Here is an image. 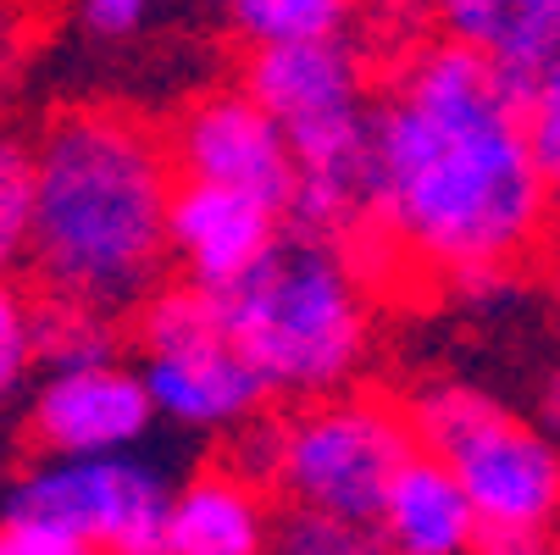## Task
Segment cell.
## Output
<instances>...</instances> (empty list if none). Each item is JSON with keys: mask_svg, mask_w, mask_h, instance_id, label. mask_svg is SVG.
I'll list each match as a JSON object with an SVG mask.
<instances>
[{"mask_svg": "<svg viewBox=\"0 0 560 555\" xmlns=\"http://www.w3.org/2000/svg\"><path fill=\"white\" fill-rule=\"evenodd\" d=\"M173 484L162 466L122 455H45L12 484L7 517L50 522L101 555H167Z\"/></svg>", "mask_w": 560, "mask_h": 555, "instance_id": "cell-6", "label": "cell"}, {"mask_svg": "<svg viewBox=\"0 0 560 555\" xmlns=\"http://www.w3.org/2000/svg\"><path fill=\"white\" fill-rule=\"evenodd\" d=\"M549 555H560V533H555V539H549Z\"/></svg>", "mask_w": 560, "mask_h": 555, "instance_id": "cell-25", "label": "cell"}, {"mask_svg": "<svg viewBox=\"0 0 560 555\" xmlns=\"http://www.w3.org/2000/svg\"><path fill=\"white\" fill-rule=\"evenodd\" d=\"M372 528L388 555H471V544L483 539L460 478L433 450H417L394 472Z\"/></svg>", "mask_w": 560, "mask_h": 555, "instance_id": "cell-11", "label": "cell"}, {"mask_svg": "<svg viewBox=\"0 0 560 555\" xmlns=\"http://www.w3.org/2000/svg\"><path fill=\"white\" fill-rule=\"evenodd\" d=\"M522 134L533 150V167L560 211V61L522 78Z\"/></svg>", "mask_w": 560, "mask_h": 555, "instance_id": "cell-18", "label": "cell"}, {"mask_svg": "<svg viewBox=\"0 0 560 555\" xmlns=\"http://www.w3.org/2000/svg\"><path fill=\"white\" fill-rule=\"evenodd\" d=\"M222 300L233 350L272 401H323L355 383L372 356V294L345 240L283 228V240Z\"/></svg>", "mask_w": 560, "mask_h": 555, "instance_id": "cell-3", "label": "cell"}, {"mask_svg": "<svg viewBox=\"0 0 560 555\" xmlns=\"http://www.w3.org/2000/svg\"><path fill=\"white\" fill-rule=\"evenodd\" d=\"M39 367V345H34V300L7 278L0 284V406L23 389V378Z\"/></svg>", "mask_w": 560, "mask_h": 555, "instance_id": "cell-19", "label": "cell"}, {"mask_svg": "<svg viewBox=\"0 0 560 555\" xmlns=\"http://www.w3.org/2000/svg\"><path fill=\"white\" fill-rule=\"evenodd\" d=\"M544 251H549V284H555V294H560V228L549 233V245H544Z\"/></svg>", "mask_w": 560, "mask_h": 555, "instance_id": "cell-24", "label": "cell"}, {"mask_svg": "<svg viewBox=\"0 0 560 555\" xmlns=\"http://www.w3.org/2000/svg\"><path fill=\"white\" fill-rule=\"evenodd\" d=\"M117 316L78 305V300H56L45 294L34 305V345H39V367L45 372H67V367H95V361H117Z\"/></svg>", "mask_w": 560, "mask_h": 555, "instance_id": "cell-15", "label": "cell"}, {"mask_svg": "<svg viewBox=\"0 0 560 555\" xmlns=\"http://www.w3.org/2000/svg\"><path fill=\"white\" fill-rule=\"evenodd\" d=\"M0 555H101L95 544L72 539L50 522H34V517H7L0 522Z\"/></svg>", "mask_w": 560, "mask_h": 555, "instance_id": "cell-20", "label": "cell"}, {"mask_svg": "<svg viewBox=\"0 0 560 555\" xmlns=\"http://www.w3.org/2000/svg\"><path fill=\"white\" fill-rule=\"evenodd\" d=\"M173 167L178 178L195 184H222L238 195H256L267 206H278L289 217V195H294V150L283 139V128L272 123V112L245 90H211L200 101H189L167 134Z\"/></svg>", "mask_w": 560, "mask_h": 555, "instance_id": "cell-7", "label": "cell"}, {"mask_svg": "<svg viewBox=\"0 0 560 555\" xmlns=\"http://www.w3.org/2000/svg\"><path fill=\"white\" fill-rule=\"evenodd\" d=\"M272 511L256 478L233 466L200 472L173 489L167 511V555H267Z\"/></svg>", "mask_w": 560, "mask_h": 555, "instance_id": "cell-12", "label": "cell"}, {"mask_svg": "<svg viewBox=\"0 0 560 555\" xmlns=\"http://www.w3.org/2000/svg\"><path fill=\"white\" fill-rule=\"evenodd\" d=\"M444 39L477 50L516 84L560 61V0H422Z\"/></svg>", "mask_w": 560, "mask_h": 555, "instance_id": "cell-13", "label": "cell"}, {"mask_svg": "<svg viewBox=\"0 0 560 555\" xmlns=\"http://www.w3.org/2000/svg\"><path fill=\"white\" fill-rule=\"evenodd\" d=\"M139 378L155 417H167L178 428H206V433L245 428L272 401L256 367L233 350L228 328L189 345H167V350H139Z\"/></svg>", "mask_w": 560, "mask_h": 555, "instance_id": "cell-10", "label": "cell"}, {"mask_svg": "<svg viewBox=\"0 0 560 555\" xmlns=\"http://www.w3.org/2000/svg\"><path fill=\"white\" fill-rule=\"evenodd\" d=\"M471 555H549V539H505V533H483L471 544Z\"/></svg>", "mask_w": 560, "mask_h": 555, "instance_id": "cell-22", "label": "cell"}, {"mask_svg": "<svg viewBox=\"0 0 560 555\" xmlns=\"http://www.w3.org/2000/svg\"><path fill=\"white\" fill-rule=\"evenodd\" d=\"M372 233L417 273L489 289L549 245L555 200L522 134V84L477 50L433 39L372 106Z\"/></svg>", "mask_w": 560, "mask_h": 555, "instance_id": "cell-1", "label": "cell"}, {"mask_svg": "<svg viewBox=\"0 0 560 555\" xmlns=\"http://www.w3.org/2000/svg\"><path fill=\"white\" fill-rule=\"evenodd\" d=\"M406 417L417 428V450H433L460 478L483 533H560V444L538 423L505 412L494 394L460 378L422 383L406 401Z\"/></svg>", "mask_w": 560, "mask_h": 555, "instance_id": "cell-4", "label": "cell"}, {"mask_svg": "<svg viewBox=\"0 0 560 555\" xmlns=\"http://www.w3.org/2000/svg\"><path fill=\"white\" fill-rule=\"evenodd\" d=\"M150 423L155 406L144 394V378L122 361L45 372L28 412V428L45 455H122L150 433Z\"/></svg>", "mask_w": 560, "mask_h": 555, "instance_id": "cell-8", "label": "cell"}, {"mask_svg": "<svg viewBox=\"0 0 560 555\" xmlns=\"http://www.w3.org/2000/svg\"><path fill=\"white\" fill-rule=\"evenodd\" d=\"M283 240V211L238 195L222 184H195L178 178L173 200H167V256L178 262V273L211 294L233 289L272 245Z\"/></svg>", "mask_w": 560, "mask_h": 555, "instance_id": "cell-9", "label": "cell"}, {"mask_svg": "<svg viewBox=\"0 0 560 555\" xmlns=\"http://www.w3.org/2000/svg\"><path fill=\"white\" fill-rule=\"evenodd\" d=\"M267 555H388L372 522L316 511V506H289L272 517V544Z\"/></svg>", "mask_w": 560, "mask_h": 555, "instance_id": "cell-16", "label": "cell"}, {"mask_svg": "<svg viewBox=\"0 0 560 555\" xmlns=\"http://www.w3.org/2000/svg\"><path fill=\"white\" fill-rule=\"evenodd\" d=\"M150 7L155 0H78V18H84V28L101 34V39H122L150 18Z\"/></svg>", "mask_w": 560, "mask_h": 555, "instance_id": "cell-21", "label": "cell"}, {"mask_svg": "<svg viewBox=\"0 0 560 555\" xmlns=\"http://www.w3.org/2000/svg\"><path fill=\"white\" fill-rule=\"evenodd\" d=\"M538 428L560 444V372L544 383V406H538Z\"/></svg>", "mask_w": 560, "mask_h": 555, "instance_id": "cell-23", "label": "cell"}, {"mask_svg": "<svg viewBox=\"0 0 560 555\" xmlns=\"http://www.w3.org/2000/svg\"><path fill=\"white\" fill-rule=\"evenodd\" d=\"M28 217H34V144L0 128V284L28 256Z\"/></svg>", "mask_w": 560, "mask_h": 555, "instance_id": "cell-17", "label": "cell"}, {"mask_svg": "<svg viewBox=\"0 0 560 555\" xmlns=\"http://www.w3.org/2000/svg\"><path fill=\"white\" fill-rule=\"evenodd\" d=\"M411 455H417V428L406 406L339 389L323 401H305L294 417L278 423L272 489H283L289 506L372 522L394 472Z\"/></svg>", "mask_w": 560, "mask_h": 555, "instance_id": "cell-5", "label": "cell"}, {"mask_svg": "<svg viewBox=\"0 0 560 555\" xmlns=\"http://www.w3.org/2000/svg\"><path fill=\"white\" fill-rule=\"evenodd\" d=\"M178 167L167 139L133 112L78 106L34 144L28 267L45 294L95 311H139L162 289L167 200Z\"/></svg>", "mask_w": 560, "mask_h": 555, "instance_id": "cell-2", "label": "cell"}, {"mask_svg": "<svg viewBox=\"0 0 560 555\" xmlns=\"http://www.w3.org/2000/svg\"><path fill=\"white\" fill-rule=\"evenodd\" d=\"M222 7L238 39L250 50H267V45H305L345 34L355 0H222Z\"/></svg>", "mask_w": 560, "mask_h": 555, "instance_id": "cell-14", "label": "cell"}]
</instances>
